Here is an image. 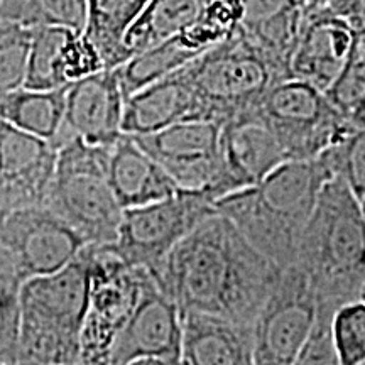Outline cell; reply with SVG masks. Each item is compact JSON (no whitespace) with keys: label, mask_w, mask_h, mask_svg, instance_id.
Returning a JSON list of instances; mask_svg holds the SVG:
<instances>
[{"label":"cell","mask_w":365,"mask_h":365,"mask_svg":"<svg viewBox=\"0 0 365 365\" xmlns=\"http://www.w3.org/2000/svg\"><path fill=\"white\" fill-rule=\"evenodd\" d=\"M279 274L234 223L215 212L173 249L153 279L181 313L254 325Z\"/></svg>","instance_id":"1"},{"label":"cell","mask_w":365,"mask_h":365,"mask_svg":"<svg viewBox=\"0 0 365 365\" xmlns=\"http://www.w3.org/2000/svg\"><path fill=\"white\" fill-rule=\"evenodd\" d=\"M335 178L322 158L286 161L261 182L215 203L255 250L281 271L294 266L299 239L323 185Z\"/></svg>","instance_id":"2"},{"label":"cell","mask_w":365,"mask_h":365,"mask_svg":"<svg viewBox=\"0 0 365 365\" xmlns=\"http://www.w3.org/2000/svg\"><path fill=\"white\" fill-rule=\"evenodd\" d=\"M294 266L307 277L318 312L333 314L359 301L365 286V215L340 176L319 191L299 239Z\"/></svg>","instance_id":"3"},{"label":"cell","mask_w":365,"mask_h":365,"mask_svg":"<svg viewBox=\"0 0 365 365\" xmlns=\"http://www.w3.org/2000/svg\"><path fill=\"white\" fill-rule=\"evenodd\" d=\"M88 293V262L83 250L61 271L22 282L17 360L38 365H78Z\"/></svg>","instance_id":"4"},{"label":"cell","mask_w":365,"mask_h":365,"mask_svg":"<svg viewBox=\"0 0 365 365\" xmlns=\"http://www.w3.org/2000/svg\"><path fill=\"white\" fill-rule=\"evenodd\" d=\"M112 148L88 144L78 137L58 145L56 168L43 205L86 245L113 244L124 215L108 181Z\"/></svg>","instance_id":"5"},{"label":"cell","mask_w":365,"mask_h":365,"mask_svg":"<svg viewBox=\"0 0 365 365\" xmlns=\"http://www.w3.org/2000/svg\"><path fill=\"white\" fill-rule=\"evenodd\" d=\"M182 71L210 120L220 125L257 108L267 91L287 78L242 29L182 66Z\"/></svg>","instance_id":"6"},{"label":"cell","mask_w":365,"mask_h":365,"mask_svg":"<svg viewBox=\"0 0 365 365\" xmlns=\"http://www.w3.org/2000/svg\"><path fill=\"white\" fill-rule=\"evenodd\" d=\"M90 293L78 365H110L112 346L143 296L149 272L130 267L108 245H85Z\"/></svg>","instance_id":"7"},{"label":"cell","mask_w":365,"mask_h":365,"mask_svg":"<svg viewBox=\"0 0 365 365\" xmlns=\"http://www.w3.org/2000/svg\"><path fill=\"white\" fill-rule=\"evenodd\" d=\"M259 112L279 140L286 161L317 159L360 127L340 115L323 91L296 78L274 85Z\"/></svg>","instance_id":"8"},{"label":"cell","mask_w":365,"mask_h":365,"mask_svg":"<svg viewBox=\"0 0 365 365\" xmlns=\"http://www.w3.org/2000/svg\"><path fill=\"white\" fill-rule=\"evenodd\" d=\"M215 212V200L208 193L180 190L161 202L124 210L110 247L127 266L153 276L173 249Z\"/></svg>","instance_id":"9"},{"label":"cell","mask_w":365,"mask_h":365,"mask_svg":"<svg viewBox=\"0 0 365 365\" xmlns=\"http://www.w3.org/2000/svg\"><path fill=\"white\" fill-rule=\"evenodd\" d=\"M317 322V299L296 266L281 271L254 322V365H294Z\"/></svg>","instance_id":"10"},{"label":"cell","mask_w":365,"mask_h":365,"mask_svg":"<svg viewBox=\"0 0 365 365\" xmlns=\"http://www.w3.org/2000/svg\"><path fill=\"white\" fill-rule=\"evenodd\" d=\"M0 245L22 281L61 271L75 261L85 242L44 205L0 215Z\"/></svg>","instance_id":"11"},{"label":"cell","mask_w":365,"mask_h":365,"mask_svg":"<svg viewBox=\"0 0 365 365\" xmlns=\"http://www.w3.org/2000/svg\"><path fill=\"white\" fill-rule=\"evenodd\" d=\"M220 132L218 122L186 120L134 139L173 178L178 188L205 191L215 200L213 186L220 171Z\"/></svg>","instance_id":"12"},{"label":"cell","mask_w":365,"mask_h":365,"mask_svg":"<svg viewBox=\"0 0 365 365\" xmlns=\"http://www.w3.org/2000/svg\"><path fill=\"white\" fill-rule=\"evenodd\" d=\"M286 163L284 150L259 107L223 122L220 132V171L215 200L250 188Z\"/></svg>","instance_id":"13"},{"label":"cell","mask_w":365,"mask_h":365,"mask_svg":"<svg viewBox=\"0 0 365 365\" xmlns=\"http://www.w3.org/2000/svg\"><path fill=\"white\" fill-rule=\"evenodd\" d=\"M56 158L53 143L0 120V215L44 203Z\"/></svg>","instance_id":"14"},{"label":"cell","mask_w":365,"mask_h":365,"mask_svg":"<svg viewBox=\"0 0 365 365\" xmlns=\"http://www.w3.org/2000/svg\"><path fill=\"white\" fill-rule=\"evenodd\" d=\"M125 97L115 70H103L68 85L65 120L54 145L78 137L93 145H113L124 135Z\"/></svg>","instance_id":"15"},{"label":"cell","mask_w":365,"mask_h":365,"mask_svg":"<svg viewBox=\"0 0 365 365\" xmlns=\"http://www.w3.org/2000/svg\"><path fill=\"white\" fill-rule=\"evenodd\" d=\"M181 339L180 308L149 274L139 304L112 346L110 365H125L145 357L180 359Z\"/></svg>","instance_id":"16"},{"label":"cell","mask_w":365,"mask_h":365,"mask_svg":"<svg viewBox=\"0 0 365 365\" xmlns=\"http://www.w3.org/2000/svg\"><path fill=\"white\" fill-rule=\"evenodd\" d=\"M186 120L210 118L181 68L125 98L122 132L132 137L149 135Z\"/></svg>","instance_id":"17"},{"label":"cell","mask_w":365,"mask_h":365,"mask_svg":"<svg viewBox=\"0 0 365 365\" xmlns=\"http://www.w3.org/2000/svg\"><path fill=\"white\" fill-rule=\"evenodd\" d=\"M357 34L349 26L330 17L308 16L289 63V78L325 91L352 56Z\"/></svg>","instance_id":"18"},{"label":"cell","mask_w":365,"mask_h":365,"mask_svg":"<svg viewBox=\"0 0 365 365\" xmlns=\"http://www.w3.org/2000/svg\"><path fill=\"white\" fill-rule=\"evenodd\" d=\"M185 365H254V325L181 313Z\"/></svg>","instance_id":"19"},{"label":"cell","mask_w":365,"mask_h":365,"mask_svg":"<svg viewBox=\"0 0 365 365\" xmlns=\"http://www.w3.org/2000/svg\"><path fill=\"white\" fill-rule=\"evenodd\" d=\"M108 181L117 202L124 210L161 202L180 191L159 163L135 143L134 137L127 134L112 148Z\"/></svg>","instance_id":"20"},{"label":"cell","mask_w":365,"mask_h":365,"mask_svg":"<svg viewBox=\"0 0 365 365\" xmlns=\"http://www.w3.org/2000/svg\"><path fill=\"white\" fill-rule=\"evenodd\" d=\"M203 4L205 0H150L122 39L118 66L190 26L200 16Z\"/></svg>","instance_id":"21"},{"label":"cell","mask_w":365,"mask_h":365,"mask_svg":"<svg viewBox=\"0 0 365 365\" xmlns=\"http://www.w3.org/2000/svg\"><path fill=\"white\" fill-rule=\"evenodd\" d=\"M68 86L54 90L19 88L0 98V120L54 143L65 120Z\"/></svg>","instance_id":"22"},{"label":"cell","mask_w":365,"mask_h":365,"mask_svg":"<svg viewBox=\"0 0 365 365\" xmlns=\"http://www.w3.org/2000/svg\"><path fill=\"white\" fill-rule=\"evenodd\" d=\"M200 54L203 53L191 41L186 29H182L161 44L130 58L124 65L115 68L124 97H130L137 90L173 75Z\"/></svg>","instance_id":"23"},{"label":"cell","mask_w":365,"mask_h":365,"mask_svg":"<svg viewBox=\"0 0 365 365\" xmlns=\"http://www.w3.org/2000/svg\"><path fill=\"white\" fill-rule=\"evenodd\" d=\"M150 0H85L83 33L102 54L105 70L118 66V49L127 29Z\"/></svg>","instance_id":"24"},{"label":"cell","mask_w":365,"mask_h":365,"mask_svg":"<svg viewBox=\"0 0 365 365\" xmlns=\"http://www.w3.org/2000/svg\"><path fill=\"white\" fill-rule=\"evenodd\" d=\"M0 21L27 29L58 26L83 33L85 0H0Z\"/></svg>","instance_id":"25"},{"label":"cell","mask_w":365,"mask_h":365,"mask_svg":"<svg viewBox=\"0 0 365 365\" xmlns=\"http://www.w3.org/2000/svg\"><path fill=\"white\" fill-rule=\"evenodd\" d=\"M73 29L58 26H44L31 29V49L27 61L24 88L54 90L61 88L58 76V59L63 44Z\"/></svg>","instance_id":"26"},{"label":"cell","mask_w":365,"mask_h":365,"mask_svg":"<svg viewBox=\"0 0 365 365\" xmlns=\"http://www.w3.org/2000/svg\"><path fill=\"white\" fill-rule=\"evenodd\" d=\"M31 49V29L0 21V98L24 88Z\"/></svg>","instance_id":"27"},{"label":"cell","mask_w":365,"mask_h":365,"mask_svg":"<svg viewBox=\"0 0 365 365\" xmlns=\"http://www.w3.org/2000/svg\"><path fill=\"white\" fill-rule=\"evenodd\" d=\"M330 335L340 365H365V303L352 301L336 309Z\"/></svg>","instance_id":"28"},{"label":"cell","mask_w":365,"mask_h":365,"mask_svg":"<svg viewBox=\"0 0 365 365\" xmlns=\"http://www.w3.org/2000/svg\"><path fill=\"white\" fill-rule=\"evenodd\" d=\"M355 48V46H354ZM333 108L355 125L365 124V59L352 51L344 70L323 91Z\"/></svg>","instance_id":"29"},{"label":"cell","mask_w":365,"mask_h":365,"mask_svg":"<svg viewBox=\"0 0 365 365\" xmlns=\"http://www.w3.org/2000/svg\"><path fill=\"white\" fill-rule=\"evenodd\" d=\"M318 158L333 176H340L350 186L359 200L365 198V124Z\"/></svg>","instance_id":"30"},{"label":"cell","mask_w":365,"mask_h":365,"mask_svg":"<svg viewBox=\"0 0 365 365\" xmlns=\"http://www.w3.org/2000/svg\"><path fill=\"white\" fill-rule=\"evenodd\" d=\"M103 70L105 63L97 46L86 38L85 33L71 31L58 59V76L61 85L68 86Z\"/></svg>","instance_id":"31"},{"label":"cell","mask_w":365,"mask_h":365,"mask_svg":"<svg viewBox=\"0 0 365 365\" xmlns=\"http://www.w3.org/2000/svg\"><path fill=\"white\" fill-rule=\"evenodd\" d=\"M22 281L14 272H0V359L17 362L19 293Z\"/></svg>","instance_id":"32"},{"label":"cell","mask_w":365,"mask_h":365,"mask_svg":"<svg viewBox=\"0 0 365 365\" xmlns=\"http://www.w3.org/2000/svg\"><path fill=\"white\" fill-rule=\"evenodd\" d=\"M330 319V313L317 309V322H314L308 340L304 341L303 349L296 357L294 365H340L331 344Z\"/></svg>","instance_id":"33"},{"label":"cell","mask_w":365,"mask_h":365,"mask_svg":"<svg viewBox=\"0 0 365 365\" xmlns=\"http://www.w3.org/2000/svg\"><path fill=\"white\" fill-rule=\"evenodd\" d=\"M125 365H185L181 357L180 359H168V357H145L135 359Z\"/></svg>","instance_id":"34"},{"label":"cell","mask_w":365,"mask_h":365,"mask_svg":"<svg viewBox=\"0 0 365 365\" xmlns=\"http://www.w3.org/2000/svg\"><path fill=\"white\" fill-rule=\"evenodd\" d=\"M328 2H331V0H304L303 16H309V14H314L317 11H319V9L325 7Z\"/></svg>","instance_id":"35"},{"label":"cell","mask_w":365,"mask_h":365,"mask_svg":"<svg viewBox=\"0 0 365 365\" xmlns=\"http://www.w3.org/2000/svg\"><path fill=\"white\" fill-rule=\"evenodd\" d=\"M0 272H14L17 274L16 267H14V264L11 261V257H9V254L4 250L2 245H0ZM19 276V274H17Z\"/></svg>","instance_id":"36"},{"label":"cell","mask_w":365,"mask_h":365,"mask_svg":"<svg viewBox=\"0 0 365 365\" xmlns=\"http://www.w3.org/2000/svg\"><path fill=\"white\" fill-rule=\"evenodd\" d=\"M354 51L357 53L360 58H364V59H365V29L362 31V33H360V34L357 36V41H355V48H354Z\"/></svg>","instance_id":"37"},{"label":"cell","mask_w":365,"mask_h":365,"mask_svg":"<svg viewBox=\"0 0 365 365\" xmlns=\"http://www.w3.org/2000/svg\"><path fill=\"white\" fill-rule=\"evenodd\" d=\"M14 365H38V364H31V362H24V360H17Z\"/></svg>","instance_id":"38"},{"label":"cell","mask_w":365,"mask_h":365,"mask_svg":"<svg viewBox=\"0 0 365 365\" xmlns=\"http://www.w3.org/2000/svg\"><path fill=\"white\" fill-rule=\"evenodd\" d=\"M16 362H9V360H4V359H0V365H14Z\"/></svg>","instance_id":"39"},{"label":"cell","mask_w":365,"mask_h":365,"mask_svg":"<svg viewBox=\"0 0 365 365\" xmlns=\"http://www.w3.org/2000/svg\"><path fill=\"white\" fill-rule=\"evenodd\" d=\"M360 301H362V303H365V286H364V289H362V294H360Z\"/></svg>","instance_id":"40"},{"label":"cell","mask_w":365,"mask_h":365,"mask_svg":"<svg viewBox=\"0 0 365 365\" xmlns=\"http://www.w3.org/2000/svg\"><path fill=\"white\" fill-rule=\"evenodd\" d=\"M360 203H362V210H364V215H365V198L360 200Z\"/></svg>","instance_id":"41"},{"label":"cell","mask_w":365,"mask_h":365,"mask_svg":"<svg viewBox=\"0 0 365 365\" xmlns=\"http://www.w3.org/2000/svg\"><path fill=\"white\" fill-rule=\"evenodd\" d=\"M364 6H365V0H364Z\"/></svg>","instance_id":"42"},{"label":"cell","mask_w":365,"mask_h":365,"mask_svg":"<svg viewBox=\"0 0 365 365\" xmlns=\"http://www.w3.org/2000/svg\"><path fill=\"white\" fill-rule=\"evenodd\" d=\"M205 2H207V0H205Z\"/></svg>","instance_id":"43"}]
</instances>
